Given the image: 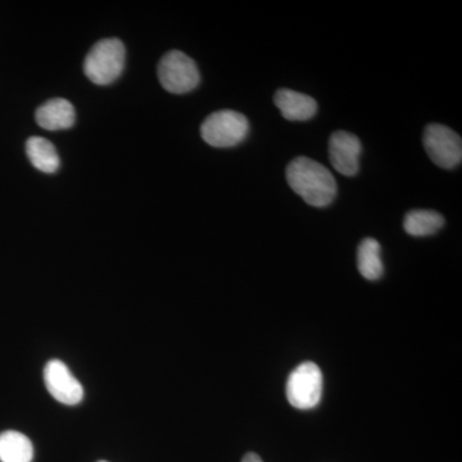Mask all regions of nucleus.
<instances>
[{
  "label": "nucleus",
  "instance_id": "f257e3e1",
  "mask_svg": "<svg viewBox=\"0 0 462 462\" xmlns=\"http://www.w3.org/2000/svg\"><path fill=\"white\" fill-rule=\"evenodd\" d=\"M287 181L291 189L307 205L319 208L329 206L337 196L333 173L311 158H294L287 167Z\"/></svg>",
  "mask_w": 462,
  "mask_h": 462
},
{
  "label": "nucleus",
  "instance_id": "f03ea898",
  "mask_svg": "<svg viewBox=\"0 0 462 462\" xmlns=\"http://www.w3.org/2000/svg\"><path fill=\"white\" fill-rule=\"evenodd\" d=\"M126 51L118 39H103L97 42L84 62V72L91 83L105 87L123 74Z\"/></svg>",
  "mask_w": 462,
  "mask_h": 462
},
{
  "label": "nucleus",
  "instance_id": "7ed1b4c3",
  "mask_svg": "<svg viewBox=\"0 0 462 462\" xmlns=\"http://www.w3.org/2000/svg\"><path fill=\"white\" fill-rule=\"evenodd\" d=\"M248 133V118L230 109L209 115L200 126L203 141L215 148L236 147L247 138Z\"/></svg>",
  "mask_w": 462,
  "mask_h": 462
},
{
  "label": "nucleus",
  "instance_id": "20e7f679",
  "mask_svg": "<svg viewBox=\"0 0 462 462\" xmlns=\"http://www.w3.org/2000/svg\"><path fill=\"white\" fill-rule=\"evenodd\" d=\"M158 78L163 89L172 94H185L196 89L200 81L196 62L180 51L165 54L158 65Z\"/></svg>",
  "mask_w": 462,
  "mask_h": 462
},
{
  "label": "nucleus",
  "instance_id": "39448f33",
  "mask_svg": "<svg viewBox=\"0 0 462 462\" xmlns=\"http://www.w3.org/2000/svg\"><path fill=\"white\" fill-rule=\"evenodd\" d=\"M322 374L314 363H303L291 372L287 383V398L300 410L314 409L320 402Z\"/></svg>",
  "mask_w": 462,
  "mask_h": 462
},
{
  "label": "nucleus",
  "instance_id": "423d86ee",
  "mask_svg": "<svg viewBox=\"0 0 462 462\" xmlns=\"http://www.w3.org/2000/svg\"><path fill=\"white\" fill-rule=\"evenodd\" d=\"M422 143L430 160L437 166L451 170L460 165L462 161L460 135L445 125L431 124L425 127Z\"/></svg>",
  "mask_w": 462,
  "mask_h": 462
},
{
  "label": "nucleus",
  "instance_id": "0eeeda50",
  "mask_svg": "<svg viewBox=\"0 0 462 462\" xmlns=\"http://www.w3.org/2000/svg\"><path fill=\"white\" fill-rule=\"evenodd\" d=\"M44 383L51 396L58 402L75 406L83 401V385L62 361L51 360L45 365Z\"/></svg>",
  "mask_w": 462,
  "mask_h": 462
},
{
  "label": "nucleus",
  "instance_id": "6e6552de",
  "mask_svg": "<svg viewBox=\"0 0 462 462\" xmlns=\"http://www.w3.org/2000/svg\"><path fill=\"white\" fill-rule=\"evenodd\" d=\"M361 153L363 144L354 134L339 130L330 136V163L342 175L355 176L358 172Z\"/></svg>",
  "mask_w": 462,
  "mask_h": 462
},
{
  "label": "nucleus",
  "instance_id": "1a4fd4ad",
  "mask_svg": "<svg viewBox=\"0 0 462 462\" xmlns=\"http://www.w3.org/2000/svg\"><path fill=\"white\" fill-rule=\"evenodd\" d=\"M273 103L289 121H307L318 112V103L306 94L291 89H279L273 97Z\"/></svg>",
  "mask_w": 462,
  "mask_h": 462
},
{
  "label": "nucleus",
  "instance_id": "9d476101",
  "mask_svg": "<svg viewBox=\"0 0 462 462\" xmlns=\"http://www.w3.org/2000/svg\"><path fill=\"white\" fill-rule=\"evenodd\" d=\"M75 117L74 106L63 98L48 100L38 108L35 114L39 126L50 132L69 129L74 126Z\"/></svg>",
  "mask_w": 462,
  "mask_h": 462
},
{
  "label": "nucleus",
  "instance_id": "9b49d317",
  "mask_svg": "<svg viewBox=\"0 0 462 462\" xmlns=\"http://www.w3.org/2000/svg\"><path fill=\"white\" fill-rule=\"evenodd\" d=\"M26 153L36 170L44 173H54L60 169V161L56 147L42 136H32L26 143Z\"/></svg>",
  "mask_w": 462,
  "mask_h": 462
},
{
  "label": "nucleus",
  "instance_id": "f8f14e48",
  "mask_svg": "<svg viewBox=\"0 0 462 462\" xmlns=\"http://www.w3.org/2000/svg\"><path fill=\"white\" fill-rule=\"evenodd\" d=\"M32 458L33 446L25 434L14 430L0 434V461L32 462Z\"/></svg>",
  "mask_w": 462,
  "mask_h": 462
},
{
  "label": "nucleus",
  "instance_id": "ddd939ff",
  "mask_svg": "<svg viewBox=\"0 0 462 462\" xmlns=\"http://www.w3.org/2000/svg\"><path fill=\"white\" fill-rule=\"evenodd\" d=\"M445 226V217L430 209H413L404 216L403 229L409 236H433Z\"/></svg>",
  "mask_w": 462,
  "mask_h": 462
},
{
  "label": "nucleus",
  "instance_id": "4468645a",
  "mask_svg": "<svg viewBox=\"0 0 462 462\" xmlns=\"http://www.w3.org/2000/svg\"><path fill=\"white\" fill-rule=\"evenodd\" d=\"M380 245L378 240L366 238L361 242L357 251L358 272L367 281H378L384 273L382 256H380Z\"/></svg>",
  "mask_w": 462,
  "mask_h": 462
},
{
  "label": "nucleus",
  "instance_id": "2eb2a0df",
  "mask_svg": "<svg viewBox=\"0 0 462 462\" xmlns=\"http://www.w3.org/2000/svg\"><path fill=\"white\" fill-rule=\"evenodd\" d=\"M242 462H263V458L260 457L257 454H254V452H249V454L245 455L243 457Z\"/></svg>",
  "mask_w": 462,
  "mask_h": 462
},
{
  "label": "nucleus",
  "instance_id": "dca6fc26",
  "mask_svg": "<svg viewBox=\"0 0 462 462\" xmlns=\"http://www.w3.org/2000/svg\"><path fill=\"white\" fill-rule=\"evenodd\" d=\"M98 462H107V461H98Z\"/></svg>",
  "mask_w": 462,
  "mask_h": 462
}]
</instances>
